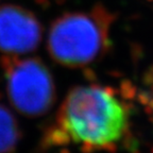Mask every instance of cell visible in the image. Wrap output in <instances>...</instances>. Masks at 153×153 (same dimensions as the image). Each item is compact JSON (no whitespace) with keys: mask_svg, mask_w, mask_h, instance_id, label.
Returning a JSON list of instances; mask_svg holds the SVG:
<instances>
[{"mask_svg":"<svg viewBox=\"0 0 153 153\" xmlns=\"http://www.w3.org/2000/svg\"><path fill=\"white\" fill-rule=\"evenodd\" d=\"M110 33L111 15L105 9L66 13L51 25L48 52L62 66L84 67L108 50Z\"/></svg>","mask_w":153,"mask_h":153,"instance_id":"2","label":"cell"},{"mask_svg":"<svg viewBox=\"0 0 153 153\" xmlns=\"http://www.w3.org/2000/svg\"><path fill=\"white\" fill-rule=\"evenodd\" d=\"M43 36L42 25L35 15L14 4L0 7V51L9 56L34 51Z\"/></svg>","mask_w":153,"mask_h":153,"instance_id":"4","label":"cell"},{"mask_svg":"<svg viewBox=\"0 0 153 153\" xmlns=\"http://www.w3.org/2000/svg\"><path fill=\"white\" fill-rule=\"evenodd\" d=\"M20 138L18 123L4 103L0 101V153L15 151Z\"/></svg>","mask_w":153,"mask_h":153,"instance_id":"5","label":"cell"},{"mask_svg":"<svg viewBox=\"0 0 153 153\" xmlns=\"http://www.w3.org/2000/svg\"><path fill=\"white\" fill-rule=\"evenodd\" d=\"M7 97L13 108L28 117H39L55 101L52 74L39 59L9 56L4 64Z\"/></svg>","mask_w":153,"mask_h":153,"instance_id":"3","label":"cell"},{"mask_svg":"<svg viewBox=\"0 0 153 153\" xmlns=\"http://www.w3.org/2000/svg\"><path fill=\"white\" fill-rule=\"evenodd\" d=\"M129 121L127 105L111 88L76 86L61 105L51 138L87 151L111 150L128 135Z\"/></svg>","mask_w":153,"mask_h":153,"instance_id":"1","label":"cell"}]
</instances>
